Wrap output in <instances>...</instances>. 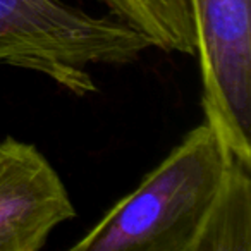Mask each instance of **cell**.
<instances>
[{
	"mask_svg": "<svg viewBox=\"0 0 251 251\" xmlns=\"http://www.w3.org/2000/svg\"><path fill=\"white\" fill-rule=\"evenodd\" d=\"M191 251H251V164L230 160Z\"/></svg>",
	"mask_w": 251,
	"mask_h": 251,
	"instance_id": "obj_5",
	"label": "cell"
},
{
	"mask_svg": "<svg viewBox=\"0 0 251 251\" xmlns=\"http://www.w3.org/2000/svg\"><path fill=\"white\" fill-rule=\"evenodd\" d=\"M76 217L59 172L33 143L0 141V251H38Z\"/></svg>",
	"mask_w": 251,
	"mask_h": 251,
	"instance_id": "obj_4",
	"label": "cell"
},
{
	"mask_svg": "<svg viewBox=\"0 0 251 251\" xmlns=\"http://www.w3.org/2000/svg\"><path fill=\"white\" fill-rule=\"evenodd\" d=\"M151 49L134 29L64 0H0V67L38 73L74 97L97 93L93 66H127Z\"/></svg>",
	"mask_w": 251,
	"mask_h": 251,
	"instance_id": "obj_2",
	"label": "cell"
},
{
	"mask_svg": "<svg viewBox=\"0 0 251 251\" xmlns=\"http://www.w3.org/2000/svg\"><path fill=\"white\" fill-rule=\"evenodd\" d=\"M112 18L141 35L150 47L195 57L189 0H101Z\"/></svg>",
	"mask_w": 251,
	"mask_h": 251,
	"instance_id": "obj_6",
	"label": "cell"
},
{
	"mask_svg": "<svg viewBox=\"0 0 251 251\" xmlns=\"http://www.w3.org/2000/svg\"><path fill=\"white\" fill-rule=\"evenodd\" d=\"M232 158L203 121L71 251H191Z\"/></svg>",
	"mask_w": 251,
	"mask_h": 251,
	"instance_id": "obj_1",
	"label": "cell"
},
{
	"mask_svg": "<svg viewBox=\"0 0 251 251\" xmlns=\"http://www.w3.org/2000/svg\"><path fill=\"white\" fill-rule=\"evenodd\" d=\"M205 121L251 164V0H189Z\"/></svg>",
	"mask_w": 251,
	"mask_h": 251,
	"instance_id": "obj_3",
	"label": "cell"
}]
</instances>
